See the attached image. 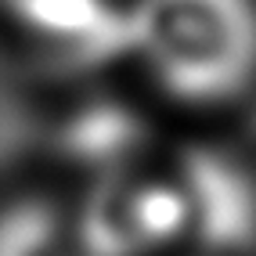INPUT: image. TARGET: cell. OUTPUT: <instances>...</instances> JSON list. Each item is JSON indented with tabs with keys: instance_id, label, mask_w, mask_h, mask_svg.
Wrapping results in <instances>:
<instances>
[{
	"instance_id": "2",
	"label": "cell",
	"mask_w": 256,
	"mask_h": 256,
	"mask_svg": "<svg viewBox=\"0 0 256 256\" xmlns=\"http://www.w3.org/2000/svg\"><path fill=\"white\" fill-rule=\"evenodd\" d=\"M177 192L184 246L198 256L256 252V170L238 152L195 144L170 170Z\"/></svg>"
},
{
	"instance_id": "4",
	"label": "cell",
	"mask_w": 256,
	"mask_h": 256,
	"mask_svg": "<svg viewBox=\"0 0 256 256\" xmlns=\"http://www.w3.org/2000/svg\"><path fill=\"white\" fill-rule=\"evenodd\" d=\"M0 26L29 54L94 72L123 62L126 0H0Z\"/></svg>"
},
{
	"instance_id": "1",
	"label": "cell",
	"mask_w": 256,
	"mask_h": 256,
	"mask_svg": "<svg viewBox=\"0 0 256 256\" xmlns=\"http://www.w3.org/2000/svg\"><path fill=\"white\" fill-rule=\"evenodd\" d=\"M123 62L180 112H231L256 94V0H126Z\"/></svg>"
},
{
	"instance_id": "3",
	"label": "cell",
	"mask_w": 256,
	"mask_h": 256,
	"mask_svg": "<svg viewBox=\"0 0 256 256\" xmlns=\"http://www.w3.org/2000/svg\"><path fill=\"white\" fill-rule=\"evenodd\" d=\"M72 231L87 256H159L184 242L177 192L170 174L148 177L141 166L112 177H98Z\"/></svg>"
},
{
	"instance_id": "5",
	"label": "cell",
	"mask_w": 256,
	"mask_h": 256,
	"mask_svg": "<svg viewBox=\"0 0 256 256\" xmlns=\"http://www.w3.org/2000/svg\"><path fill=\"white\" fill-rule=\"evenodd\" d=\"M0 256H87L72 228L44 206H11L0 216Z\"/></svg>"
}]
</instances>
